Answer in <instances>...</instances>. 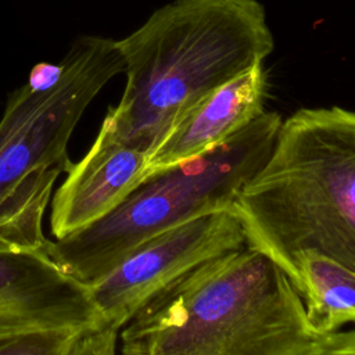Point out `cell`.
Listing matches in <instances>:
<instances>
[{"label": "cell", "mask_w": 355, "mask_h": 355, "mask_svg": "<svg viewBox=\"0 0 355 355\" xmlns=\"http://www.w3.org/2000/svg\"><path fill=\"white\" fill-rule=\"evenodd\" d=\"M147 175V155L118 141L105 125L86 155L72 164L51 197L50 230L55 240L111 211Z\"/></svg>", "instance_id": "cell-8"}, {"label": "cell", "mask_w": 355, "mask_h": 355, "mask_svg": "<svg viewBox=\"0 0 355 355\" xmlns=\"http://www.w3.org/2000/svg\"><path fill=\"white\" fill-rule=\"evenodd\" d=\"M283 119L262 112L208 151L148 173L111 211L46 252L67 275L92 287L151 237L187 220L230 209L272 153Z\"/></svg>", "instance_id": "cell-4"}, {"label": "cell", "mask_w": 355, "mask_h": 355, "mask_svg": "<svg viewBox=\"0 0 355 355\" xmlns=\"http://www.w3.org/2000/svg\"><path fill=\"white\" fill-rule=\"evenodd\" d=\"M293 286L312 329L326 336L355 323V270L318 252L297 257Z\"/></svg>", "instance_id": "cell-10"}, {"label": "cell", "mask_w": 355, "mask_h": 355, "mask_svg": "<svg viewBox=\"0 0 355 355\" xmlns=\"http://www.w3.org/2000/svg\"><path fill=\"white\" fill-rule=\"evenodd\" d=\"M100 327L90 287L61 270L46 251L0 247V338Z\"/></svg>", "instance_id": "cell-7"}, {"label": "cell", "mask_w": 355, "mask_h": 355, "mask_svg": "<svg viewBox=\"0 0 355 355\" xmlns=\"http://www.w3.org/2000/svg\"><path fill=\"white\" fill-rule=\"evenodd\" d=\"M116 44L126 85L103 125L148 158L187 110L263 62L275 40L257 0H176Z\"/></svg>", "instance_id": "cell-2"}, {"label": "cell", "mask_w": 355, "mask_h": 355, "mask_svg": "<svg viewBox=\"0 0 355 355\" xmlns=\"http://www.w3.org/2000/svg\"><path fill=\"white\" fill-rule=\"evenodd\" d=\"M266 93L263 62L212 90L178 119L150 154L147 175L197 157L245 128L265 112Z\"/></svg>", "instance_id": "cell-9"}, {"label": "cell", "mask_w": 355, "mask_h": 355, "mask_svg": "<svg viewBox=\"0 0 355 355\" xmlns=\"http://www.w3.org/2000/svg\"><path fill=\"white\" fill-rule=\"evenodd\" d=\"M118 330L100 327L82 333L67 355H116Z\"/></svg>", "instance_id": "cell-12"}, {"label": "cell", "mask_w": 355, "mask_h": 355, "mask_svg": "<svg viewBox=\"0 0 355 355\" xmlns=\"http://www.w3.org/2000/svg\"><path fill=\"white\" fill-rule=\"evenodd\" d=\"M125 71L116 40L78 37L44 86L10 93L0 119V247L46 251L43 218L55 180L71 169L68 141L101 89Z\"/></svg>", "instance_id": "cell-5"}, {"label": "cell", "mask_w": 355, "mask_h": 355, "mask_svg": "<svg viewBox=\"0 0 355 355\" xmlns=\"http://www.w3.org/2000/svg\"><path fill=\"white\" fill-rule=\"evenodd\" d=\"M244 244L243 229L230 209L187 220L151 237L90 287L101 326L119 331L175 279Z\"/></svg>", "instance_id": "cell-6"}, {"label": "cell", "mask_w": 355, "mask_h": 355, "mask_svg": "<svg viewBox=\"0 0 355 355\" xmlns=\"http://www.w3.org/2000/svg\"><path fill=\"white\" fill-rule=\"evenodd\" d=\"M230 212L245 244L291 283L297 257L308 251L355 270V111L302 108L284 119Z\"/></svg>", "instance_id": "cell-3"}, {"label": "cell", "mask_w": 355, "mask_h": 355, "mask_svg": "<svg viewBox=\"0 0 355 355\" xmlns=\"http://www.w3.org/2000/svg\"><path fill=\"white\" fill-rule=\"evenodd\" d=\"M39 68H40V71H42V75H40V76H46V75H47V72L53 68V65L42 64V65H39ZM29 83H31V85H33V86H44V85H47V82H44V79H43V78H39V76H37V72H36L35 69H32Z\"/></svg>", "instance_id": "cell-14"}, {"label": "cell", "mask_w": 355, "mask_h": 355, "mask_svg": "<svg viewBox=\"0 0 355 355\" xmlns=\"http://www.w3.org/2000/svg\"><path fill=\"white\" fill-rule=\"evenodd\" d=\"M85 331L42 330L0 338V355H67Z\"/></svg>", "instance_id": "cell-11"}, {"label": "cell", "mask_w": 355, "mask_h": 355, "mask_svg": "<svg viewBox=\"0 0 355 355\" xmlns=\"http://www.w3.org/2000/svg\"><path fill=\"white\" fill-rule=\"evenodd\" d=\"M316 355H355V327L326 334Z\"/></svg>", "instance_id": "cell-13"}, {"label": "cell", "mask_w": 355, "mask_h": 355, "mask_svg": "<svg viewBox=\"0 0 355 355\" xmlns=\"http://www.w3.org/2000/svg\"><path fill=\"white\" fill-rule=\"evenodd\" d=\"M323 338L288 276L247 244L175 279L121 331L122 355H316Z\"/></svg>", "instance_id": "cell-1"}]
</instances>
